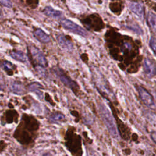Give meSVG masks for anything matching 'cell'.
I'll return each instance as SVG.
<instances>
[{
  "mask_svg": "<svg viewBox=\"0 0 156 156\" xmlns=\"http://www.w3.org/2000/svg\"><path fill=\"white\" fill-rule=\"evenodd\" d=\"M27 52L29 62L34 69L40 77H46L48 62L43 53L38 48L32 44L27 46Z\"/></svg>",
  "mask_w": 156,
  "mask_h": 156,
  "instance_id": "cell-2",
  "label": "cell"
},
{
  "mask_svg": "<svg viewBox=\"0 0 156 156\" xmlns=\"http://www.w3.org/2000/svg\"><path fill=\"white\" fill-rule=\"evenodd\" d=\"M143 70L149 78H152L156 73V68L154 62L149 58H146L143 62Z\"/></svg>",
  "mask_w": 156,
  "mask_h": 156,
  "instance_id": "cell-13",
  "label": "cell"
},
{
  "mask_svg": "<svg viewBox=\"0 0 156 156\" xmlns=\"http://www.w3.org/2000/svg\"><path fill=\"white\" fill-rule=\"evenodd\" d=\"M52 71L62 83L67 88H69L76 96H79L81 94V91L79 84L75 80H73L60 67L54 66L52 68Z\"/></svg>",
  "mask_w": 156,
  "mask_h": 156,
  "instance_id": "cell-5",
  "label": "cell"
},
{
  "mask_svg": "<svg viewBox=\"0 0 156 156\" xmlns=\"http://www.w3.org/2000/svg\"><path fill=\"white\" fill-rule=\"evenodd\" d=\"M147 21L150 28L156 35V15L151 12H149L147 15Z\"/></svg>",
  "mask_w": 156,
  "mask_h": 156,
  "instance_id": "cell-20",
  "label": "cell"
},
{
  "mask_svg": "<svg viewBox=\"0 0 156 156\" xmlns=\"http://www.w3.org/2000/svg\"><path fill=\"white\" fill-rule=\"evenodd\" d=\"M136 89L138 93L140 99L144 105L150 108H154L155 107L154 98L147 90L140 85H136Z\"/></svg>",
  "mask_w": 156,
  "mask_h": 156,
  "instance_id": "cell-8",
  "label": "cell"
},
{
  "mask_svg": "<svg viewBox=\"0 0 156 156\" xmlns=\"http://www.w3.org/2000/svg\"><path fill=\"white\" fill-rule=\"evenodd\" d=\"M57 41L61 48L68 51H72L74 48V43L69 35L65 34H58L56 37Z\"/></svg>",
  "mask_w": 156,
  "mask_h": 156,
  "instance_id": "cell-10",
  "label": "cell"
},
{
  "mask_svg": "<svg viewBox=\"0 0 156 156\" xmlns=\"http://www.w3.org/2000/svg\"><path fill=\"white\" fill-rule=\"evenodd\" d=\"M80 58L82 59V60L85 63H87V61L88 60V55L86 53L82 54L80 55Z\"/></svg>",
  "mask_w": 156,
  "mask_h": 156,
  "instance_id": "cell-29",
  "label": "cell"
},
{
  "mask_svg": "<svg viewBox=\"0 0 156 156\" xmlns=\"http://www.w3.org/2000/svg\"><path fill=\"white\" fill-rule=\"evenodd\" d=\"M149 46L151 49L156 55V38L154 37H151L149 40Z\"/></svg>",
  "mask_w": 156,
  "mask_h": 156,
  "instance_id": "cell-25",
  "label": "cell"
},
{
  "mask_svg": "<svg viewBox=\"0 0 156 156\" xmlns=\"http://www.w3.org/2000/svg\"><path fill=\"white\" fill-rule=\"evenodd\" d=\"M80 21L85 28L90 31L101 32L105 27V24L102 18L96 13H91L83 17L80 20Z\"/></svg>",
  "mask_w": 156,
  "mask_h": 156,
  "instance_id": "cell-6",
  "label": "cell"
},
{
  "mask_svg": "<svg viewBox=\"0 0 156 156\" xmlns=\"http://www.w3.org/2000/svg\"><path fill=\"white\" fill-rule=\"evenodd\" d=\"M7 144L5 143V142L3 140H1V143H0V151L1 152H2L4 149H5V147H7Z\"/></svg>",
  "mask_w": 156,
  "mask_h": 156,
  "instance_id": "cell-28",
  "label": "cell"
},
{
  "mask_svg": "<svg viewBox=\"0 0 156 156\" xmlns=\"http://www.w3.org/2000/svg\"><path fill=\"white\" fill-rule=\"evenodd\" d=\"M40 122L32 115L23 113L16 127L13 138L25 147H32L38 135Z\"/></svg>",
  "mask_w": 156,
  "mask_h": 156,
  "instance_id": "cell-1",
  "label": "cell"
},
{
  "mask_svg": "<svg viewBox=\"0 0 156 156\" xmlns=\"http://www.w3.org/2000/svg\"><path fill=\"white\" fill-rule=\"evenodd\" d=\"M34 37L42 44H47L51 41L49 35L41 28H34L33 30Z\"/></svg>",
  "mask_w": 156,
  "mask_h": 156,
  "instance_id": "cell-11",
  "label": "cell"
},
{
  "mask_svg": "<svg viewBox=\"0 0 156 156\" xmlns=\"http://www.w3.org/2000/svg\"><path fill=\"white\" fill-rule=\"evenodd\" d=\"M145 116L151 122L156 126V113L151 111H146L145 112Z\"/></svg>",
  "mask_w": 156,
  "mask_h": 156,
  "instance_id": "cell-23",
  "label": "cell"
},
{
  "mask_svg": "<svg viewBox=\"0 0 156 156\" xmlns=\"http://www.w3.org/2000/svg\"><path fill=\"white\" fill-rule=\"evenodd\" d=\"M1 4L2 5L7 8H11L12 7V4L10 0H1Z\"/></svg>",
  "mask_w": 156,
  "mask_h": 156,
  "instance_id": "cell-26",
  "label": "cell"
},
{
  "mask_svg": "<svg viewBox=\"0 0 156 156\" xmlns=\"http://www.w3.org/2000/svg\"><path fill=\"white\" fill-rule=\"evenodd\" d=\"M10 91L17 95H23L26 93L23 83L20 81H13L10 85Z\"/></svg>",
  "mask_w": 156,
  "mask_h": 156,
  "instance_id": "cell-19",
  "label": "cell"
},
{
  "mask_svg": "<svg viewBox=\"0 0 156 156\" xmlns=\"http://www.w3.org/2000/svg\"><path fill=\"white\" fill-rule=\"evenodd\" d=\"M60 25L66 30L75 34L76 35H79L82 37H87L88 33L87 30L80 26L78 25L76 23L70 20L62 18L60 21Z\"/></svg>",
  "mask_w": 156,
  "mask_h": 156,
  "instance_id": "cell-7",
  "label": "cell"
},
{
  "mask_svg": "<svg viewBox=\"0 0 156 156\" xmlns=\"http://www.w3.org/2000/svg\"><path fill=\"white\" fill-rule=\"evenodd\" d=\"M44 88L43 85L38 82H34L29 83L27 86V89L29 91L32 92L36 94V96L40 100H43L44 98L43 92L42 90Z\"/></svg>",
  "mask_w": 156,
  "mask_h": 156,
  "instance_id": "cell-15",
  "label": "cell"
},
{
  "mask_svg": "<svg viewBox=\"0 0 156 156\" xmlns=\"http://www.w3.org/2000/svg\"><path fill=\"white\" fill-rule=\"evenodd\" d=\"M20 115L15 109L6 110L1 116V124L2 126L7 124H12L13 122L18 123L19 121Z\"/></svg>",
  "mask_w": 156,
  "mask_h": 156,
  "instance_id": "cell-9",
  "label": "cell"
},
{
  "mask_svg": "<svg viewBox=\"0 0 156 156\" xmlns=\"http://www.w3.org/2000/svg\"><path fill=\"white\" fill-rule=\"evenodd\" d=\"M48 121L52 124H60L66 121L65 115L60 111L54 110L52 112L48 117Z\"/></svg>",
  "mask_w": 156,
  "mask_h": 156,
  "instance_id": "cell-12",
  "label": "cell"
},
{
  "mask_svg": "<svg viewBox=\"0 0 156 156\" xmlns=\"http://www.w3.org/2000/svg\"><path fill=\"white\" fill-rule=\"evenodd\" d=\"M99 111L100 116L111 136L116 138L118 136V131L115 122V118L106 106L102 103L99 104Z\"/></svg>",
  "mask_w": 156,
  "mask_h": 156,
  "instance_id": "cell-4",
  "label": "cell"
},
{
  "mask_svg": "<svg viewBox=\"0 0 156 156\" xmlns=\"http://www.w3.org/2000/svg\"><path fill=\"white\" fill-rule=\"evenodd\" d=\"M109 7L110 10L116 15H119L122 10V6L121 2L118 1L112 0L109 5Z\"/></svg>",
  "mask_w": 156,
  "mask_h": 156,
  "instance_id": "cell-21",
  "label": "cell"
},
{
  "mask_svg": "<svg viewBox=\"0 0 156 156\" xmlns=\"http://www.w3.org/2000/svg\"><path fill=\"white\" fill-rule=\"evenodd\" d=\"M9 55L14 60L21 63H26L27 58H28L27 55L23 51L16 49L10 50L9 51Z\"/></svg>",
  "mask_w": 156,
  "mask_h": 156,
  "instance_id": "cell-17",
  "label": "cell"
},
{
  "mask_svg": "<svg viewBox=\"0 0 156 156\" xmlns=\"http://www.w3.org/2000/svg\"><path fill=\"white\" fill-rule=\"evenodd\" d=\"M44 100H45L47 102L49 103L50 105H52V107H54V106L55 105V102L54 101V100L52 99V97L50 96V94H48V93H47V92H45V93H44Z\"/></svg>",
  "mask_w": 156,
  "mask_h": 156,
  "instance_id": "cell-24",
  "label": "cell"
},
{
  "mask_svg": "<svg viewBox=\"0 0 156 156\" xmlns=\"http://www.w3.org/2000/svg\"><path fill=\"white\" fill-rule=\"evenodd\" d=\"M129 8L131 12L136 15L141 20L144 18V10L143 4L138 2H130L129 4Z\"/></svg>",
  "mask_w": 156,
  "mask_h": 156,
  "instance_id": "cell-14",
  "label": "cell"
},
{
  "mask_svg": "<svg viewBox=\"0 0 156 156\" xmlns=\"http://www.w3.org/2000/svg\"><path fill=\"white\" fill-rule=\"evenodd\" d=\"M71 115L74 116L75 117V121H76V122H77L79 121V113L77 111H75V110H73V111H71Z\"/></svg>",
  "mask_w": 156,
  "mask_h": 156,
  "instance_id": "cell-27",
  "label": "cell"
},
{
  "mask_svg": "<svg viewBox=\"0 0 156 156\" xmlns=\"http://www.w3.org/2000/svg\"><path fill=\"white\" fill-rule=\"evenodd\" d=\"M126 27L132 30L133 32L138 34H143V30L141 29V28L138 26L136 24H133V23H129L126 26Z\"/></svg>",
  "mask_w": 156,
  "mask_h": 156,
  "instance_id": "cell-22",
  "label": "cell"
},
{
  "mask_svg": "<svg viewBox=\"0 0 156 156\" xmlns=\"http://www.w3.org/2000/svg\"><path fill=\"white\" fill-rule=\"evenodd\" d=\"M64 145L72 155H82L83 154L82 137L77 133L74 126H69L65 131Z\"/></svg>",
  "mask_w": 156,
  "mask_h": 156,
  "instance_id": "cell-3",
  "label": "cell"
},
{
  "mask_svg": "<svg viewBox=\"0 0 156 156\" xmlns=\"http://www.w3.org/2000/svg\"><path fill=\"white\" fill-rule=\"evenodd\" d=\"M151 138L153 140V141L156 143V132L154 131L151 133Z\"/></svg>",
  "mask_w": 156,
  "mask_h": 156,
  "instance_id": "cell-30",
  "label": "cell"
},
{
  "mask_svg": "<svg viewBox=\"0 0 156 156\" xmlns=\"http://www.w3.org/2000/svg\"><path fill=\"white\" fill-rule=\"evenodd\" d=\"M1 66L7 75L12 76L16 73L17 67L11 62L7 60H1Z\"/></svg>",
  "mask_w": 156,
  "mask_h": 156,
  "instance_id": "cell-16",
  "label": "cell"
},
{
  "mask_svg": "<svg viewBox=\"0 0 156 156\" xmlns=\"http://www.w3.org/2000/svg\"><path fill=\"white\" fill-rule=\"evenodd\" d=\"M43 13L47 16L54 19H62L63 13L62 11L55 10L51 6H46L43 10Z\"/></svg>",
  "mask_w": 156,
  "mask_h": 156,
  "instance_id": "cell-18",
  "label": "cell"
}]
</instances>
